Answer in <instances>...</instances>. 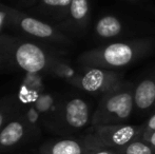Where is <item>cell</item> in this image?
Here are the masks:
<instances>
[{"mask_svg":"<svg viewBox=\"0 0 155 154\" xmlns=\"http://www.w3.org/2000/svg\"><path fill=\"white\" fill-rule=\"evenodd\" d=\"M153 45L154 40L151 38L117 41L89 50L82 53L78 60L84 67L118 70L148 55Z\"/></svg>","mask_w":155,"mask_h":154,"instance_id":"6da1fadb","label":"cell"},{"mask_svg":"<svg viewBox=\"0 0 155 154\" xmlns=\"http://www.w3.org/2000/svg\"><path fill=\"white\" fill-rule=\"evenodd\" d=\"M54 59L43 48L31 41L13 37L0 36V61L16 67L25 72H37L51 67Z\"/></svg>","mask_w":155,"mask_h":154,"instance_id":"7a4b0ae2","label":"cell"},{"mask_svg":"<svg viewBox=\"0 0 155 154\" xmlns=\"http://www.w3.org/2000/svg\"><path fill=\"white\" fill-rule=\"evenodd\" d=\"M134 86L124 81L116 89L101 95L92 114V126L128 123L134 111Z\"/></svg>","mask_w":155,"mask_h":154,"instance_id":"3957f363","label":"cell"},{"mask_svg":"<svg viewBox=\"0 0 155 154\" xmlns=\"http://www.w3.org/2000/svg\"><path fill=\"white\" fill-rule=\"evenodd\" d=\"M6 13V22L31 37L56 43H71V40L59 30L11 6L2 5Z\"/></svg>","mask_w":155,"mask_h":154,"instance_id":"277c9868","label":"cell"},{"mask_svg":"<svg viewBox=\"0 0 155 154\" xmlns=\"http://www.w3.org/2000/svg\"><path fill=\"white\" fill-rule=\"evenodd\" d=\"M123 82V75L116 70L84 67V70L78 73L72 84L87 93L101 96L116 89Z\"/></svg>","mask_w":155,"mask_h":154,"instance_id":"5b68a950","label":"cell"},{"mask_svg":"<svg viewBox=\"0 0 155 154\" xmlns=\"http://www.w3.org/2000/svg\"><path fill=\"white\" fill-rule=\"evenodd\" d=\"M143 132V125H99L92 126L88 135L101 146L118 150L133 140L140 138Z\"/></svg>","mask_w":155,"mask_h":154,"instance_id":"8992f818","label":"cell"},{"mask_svg":"<svg viewBox=\"0 0 155 154\" xmlns=\"http://www.w3.org/2000/svg\"><path fill=\"white\" fill-rule=\"evenodd\" d=\"M62 119L68 128L80 130L92 121L90 106L84 99L75 97L64 103L62 109Z\"/></svg>","mask_w":155,"mask_h":154,"instance_id":"52a82bcc","label":"cell"},{"mask_svg":"<svg viewBox=\"0 0 155 154\" xmlns=\"http://www.w3.org/2000/svg\"><path fill=\"white\" fill-rule=\"evenodd\" d=\"M134 110L146 113L155 108V75L143 78L134 86Z\"/></svg>","mask_w":155,"mask_h":154,"instance_id":"ba28073f","label":"cell"},{"mask_svg":"<svg viewBox=\"0 0 155 154\" xmlns=\"http://www.w3.org/2000/svg\"><path fill=\"white\" fill-rule=\"evenodd\" d=\"M28 126L25 119L16 118L8 121L0 130V150L15 147L25 138Z\"/></svg>","mask_w":155,"mask_h":154,"instance_id":"9c48e42d","label":"cell"},{"mask_svg":"<svg viewBox=\"0 0 155 154\" xmlns=\"http://www.w3.org/2000/svg\"><path fill=\"white\" fill-rule=\"evenodd\" d=\"M88 146L84 140L74 138L52 140L47 143L39 150L40 154H86Z\"/></svg>","mask_w":155,"mask_h":154,"instance_id":"30bf717a","label":"cell"},{"mask_svg":"<svg viewBox=\"0 0 155 154\" xmlns=\"http://www.w3.org/2000/svg\"><path fill=\"white\" fill-rule=\"evenodd\" d=\"M90 13L89 0H72L65 19L75 30H84L90 20Z\"/></svg>","mask_w":155,"mask_h":154,"instance_id":"8fae6325","label":"cell"},{"mask_svg":"<svg viewBox=\"0 0 155 154\" xmlns=\"http://www.w3.org/2000/svg\"><path fill=\"white\" fill-rule=\"evenodd\" d=\"M94 33L100 39H113L124 33V23L114 15H104L95 23Z\"/></svg>","mask_w":155,"mask_h":154,"instance_id":"7c38bea8","label":"cell"},{"mask_svg":"<svg viewBox=\"0 0 155 154\" xmlns=\"http://www.w3.org/2000/svg\"><path fill=\"white\" fill-rule=\"evenodd\" d=\"M72 0H38V8L45 15L53 18H67Z\"/></svg>","mask_w":155,"mask_h":154,"instance_id":"4fadbf2b","label":"cell"},{"mask_svg":"<svg viewBox=\"0 0 155 154\" xmlns=\"http://www.w3.org/2000/svg\"><path fill=\"white\" fill-rule=\"evenodd\" d=\"M50 71L56 77L61 78V79L65 80V81L70 82L71 84L78 75V73L76 72V70L71 64H68L67 61H63V60L59 59L53 60L51 67H50Z\"/></svg>","mask_w":155,"mask_h":154,"instance_id":"5bb4252c","label":"cell"},{"mask_svg":"<svg viewBox=\"0 0 155 154\" xmlns=\"http://www.w3.org/2000/svg\"><path fill=\"white\" fill-rule=\"evenodd\" d=\"M117 151L118 154H155V147L147 140L138 138Z\"/></svg>","mask_w":155,"mask_h":154,"instance_id":"9a60e30c","label":"cell"},{"mask_svg":"<svg viewBox=\"0 0 155 154\" xmlns=\"http://www.w3.org/2000/svg\"><path fill=\"white\" fill-rule=\"evenodd\" d=\"M22 88H25L27 91H29L32 95L35 97H38L43 91V79L40 73L37 72H25V75L23 77Z\"/></svg>","mask_w":155,"mask_h":154,"instance_id":"2e32d148","label":"cell"},{"mask_svg":"<svg viewBox=\"0 0 155 154\" xmlns=\"http://www.w3.org/2000/svg\"><path fill=\"white\" fill-rule=\"evenodd\" d=\"M84 140L88 146V150H87L86 154H118V151L116 149L108 148V147L97 144L88 134L84 136Z\"/></svg>","mask_w":155,"mask_h":154,"instance_id":"e0dca14e","label":"cell"},{"mask_svg":"<svg viewBox=\"0 0 155 154\" xmlns=\"http://www.w3.org/2000/svg\"><path fill=\"white\" fill-rule=\"evenodd\" d=\"M37 111L39 113H47V112L51 111L52 108L54 106V98L51 94H42L38 95L36 99H35L34 103H33Z\"/></svg>","mask_w":155,"mask_h":154,"instance_id":"ac0fdd59","label":"cell"},{"mask_svg":"<svg viewBox=\"0 0 155 154\" xmlns=\"http://www.w3.org/2000/svg\"><path fill=\"white\" fill-rule=\"evenodd\" d=\"M143 132L141 137H143V136L148 135V134L155 131V112L148 118V120L146 123H143Z\"/></svg>","mask_w":155,"mask_h":154,"instance_id":"d6986e66","label":"cell"},{"mask_svg":"<svg viewBox=\"0 0 155 154\" xmlns=\"http://www.w3.org/2000/svg\"><path fill=\"white\" fill-rule=\"evenodd\" d=\"M39 119V112L37 111L36 108L33 106V107L29 108V110H28L27 112V120L28 123H30L31 125H36L37 121H38Z\"/></svg>","mask_w":155,"mask_h":154,"instance_id":"ffe728a7","label":"cell"},{"mask_svg":"<svg viewBox=\"0 0 155 154\" xmlns=\"http://www.w3.org/2000/svg\"><path fill=\"white\" fill-rule=\"evenodd\" d=\"M11 115V109L8 107H1L0 108V130L2 129L4 125L6 123V120Z\"/></svg>","mask_w":155,"mask_h":154,"instance_id":"44dd1931","label":"cell"},{"mask_svg":"<svg viewBox=\"0 0 155 154\" xmlns=\"http://www.w3.org/2000/svg\"><path fill=\"white\" fill-rule=\"evenodd\" d=\"M140 138H143V139L149 142L150 144L153 145V146L155 147V131L152 132V133H150V134H148V135L143 136V137H140Z\"/></svg>","mask_w":155,"mask_h":154,"instance_id":"7402d4cb","label":"cell"},{"mask_svg":"<svg viewBox=\"0 0 155 154\" xmlns=\"http://www.w3.org/2000/svg\"><path fill=\"white\" fill-rule=\"evenodd\" d=\"M25 1H27L28 2V3H35V2H36L37 1V0H25Z\"/></svg>","mask_w":155,"mask_h":154,"instance_id":"603a6c76","label":"cell"},{"mask_svg":"<svg viewBox=\"0 0 155 154\" xmlns=\"http://www.w3.org/2000/svg\"><path fill=\"white\" fill-rule=\"evenodd\" d=\"M126 1H129V2H132V3H136V2H138L139 0H126Z\"/></svg>","mask_w":155,"mask_h":154,"instance_id":"cb8c5ba5","label":"cell"}]
</instances>
